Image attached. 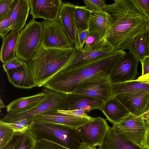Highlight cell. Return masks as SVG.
<instances>
[{
    "label": "cell",
    "mask_w": 149,
    "mask_h": 149,
    "mask_svg": "<svg viewBox=\"0 0 149 149\" xmlns=\"http://www.w3.org/2000/svg\"><path fill=\"white\" fill-rule=\"evenodd\" d=\"M6 72L9 82L15 87L30 89L36 86L26 62L23 61L20 67Z\"/></svg>",
    "instance_id": "cell-18"
},
{
    "label": "cell",
    "mask_w": 149,
    "mask_h": 149,
    "mask_svg": "<svg viewBox=\"0 0 149 149\" xmlns=\"http://www.w3.org/2000/svg\"><path fill=\"white\" fill-rule=\"evenodd\" d=\"M141 63L142 68V75H145L149 73V56H146Z\"/></svg>",
    "instance_id": "cell-42"
},
{
    "label": "cell",
    "mask_w": 149,
    "mask_h": 149,
    "mask_svg": "<svg viewBox=\"0 0 149 149\" xmlns=\"http://www.w3.org/2000/svg\"><path fill=\"white\" fill-rule=\"evenodd\" d=\"M23 61L17 57L16 58L3 63V69L5 72L10 70L16 68L21 67Z\"/></svg>",
    "instance_id": "cell-37"
},
{
    "label": "cell",
    "mask_w": 149,
    "mask_h": 149,
    "mask_svg": "<svg viewBox=\"0 0 149 149\" xmlns=\"http://www.w3.org/2000/svg\"><path fill=\"white\" fill-rule=\"evenodd\" d=\"M140 13L149 19V0H128Z\"/></svg>",
    "instance_id": "cell-31"
},
{
    "label": "cell",
    "mask_w": 149,
    "mask_h": 149,
    "mask_svg": "<svg viewBox=\"0 0 149 149\" xmlns=\"http://www.w3.org/2000/svg\"><path fill=\"white\" fill-rule=\"evenodd\" d=\"M146 124V130L144 137V147L149 149V112L143 115Z\"/></svg>",
    "instance_id": "cell-39"
},
{
    "label": "cell",
    "mask_w": 149,
    "mask_h": 149,
    "mask_svg": "<svg viewBox=\"0 0 149 149\" xmlns=\"http://www.w3.org/2000/svg\"><path fill=\"white\" fill-rule=\"evenodd\" d=\"M30 9L29 0H14L10 10L13 29H23L26 24Z\"/></svg>",
    "instance_id": "cell-19"
},
{
    "label": "cell",
    "mask_w": 149,
    "mask_h": 149,
    "mask_svg": "<svg viewBox=\"0 0 149 149\" xmlns=\"http://www.w3.org/2000/svg\"><path fill=\"white\" fill-rule=\"evenodd\" d=\"M149 32V19L148 24L146 33Z\"/></svg>",
    "instance_id": "cell-47"
},
{
    "label": "cell",
    "mask_w": 149,
    "mask_h": 149,
    "mask_svg": "<svg viewBox=\"0 0 149 149\" xmlns=\"http://www.w3.org/2000/svg\"><path fill=\"white\" fill-rule=\"evenodd\" d=\"M45 95L42 100L31 109L19 112H8L0 120L9 123L25 118L33 120L35 116L57 110H67L66 94L57 93L46 88H42Z\"/></svg>",
    "instance_id": "cell-5"
},
{
    "label": "cell",
    "mask_w": 149,
    "mask_h": 149,
    "mask_svg": "<svg viewBox=\"0 0 149 149\" xmlns=\"http://www.w3.org/2000/svg\"><path fill=\"white\" fill-rule=\"evenodd\" d=\"M21 31L19 29H13L2 39L0 59L3 63L17 58L15 50L18 37Z\"/></svg>",
    "instance_id": "cell-22"
},
{
    "label": "cell",
    "mask_w": 149,
    "mask_h": 149,
    "mask_svg": "<svg viewBox=\"0 0 149 149\" xmlns=\"http://www.w3.org/2000/svg\"><path fill=\"white\" fill-rule=\"evenodd\" d=\"M111 84L109 74L100 70L81 81L72 93L90 96L105 102L111 98Z\"/></svg>",
    "instance_id": "cell-7"
},
{
    "label": "cell",
    "mask_w": 149,
    "mask_h": 149,
    "mask_svg": "<svg viewBox=\"0 0 149 149\" xmlns=\"http://www.w3.org/2000/svg\"><path fill=\"white\" fill-rule=\"evenodd\" d=\"M93 118L88 116L80 117L72 116L57 110L37 116L33 119L43 122L60 124L76 129L89 122Z\"/></svg>",
    "instance_id": "cell-15"
},
{
    "label": "cell",
    "mask_w": 149,
    "mask_h": 149,
    "mask_svg": "<svg viewBox=\"0 0 149 149\" xmlns=\"http://www.w3.org/2000/svg\"><path fill=\"white\" fill-rule=\"evenodd\" d=\"M22 132H15L11 140L3 149H17L20 142Z\"/></svg>",
    "instance_id": "cell-38"
},
{
    "label": "cell",
    "mask_w": 149,
    "mask_h": 149,
    "mask_svg": "<svg viewBox=\"0 0 149 149\" xmlns=\"http://www.w3.org/2000/svg\"><path fill=\"white\" fill-rule=\"evenodd\" d=\"M115 132L121 138L144 147L146 124L143 115L137 116L131 113L113 124Z\"/></svg>",
    "instance_id": "cell-8"
},
{
    "label": "cell",
    "mask_w": 149,
    "mask_h": 149,
    "mask_svg": "<svg viewBox=\"0 0 149 149\" xmlns=\"http://www.w3.org/2000/svg\"><path fill=\"white\" fill-rule=\"evenodd\" d=\"M68 110L83 109L88 113L94 109L102 111L104 102L93 97L72 93L66 94Z\"/></svg>",
    "instance_id": "cell-17"
},
{
    "label": "cell",
    "mask_w": 149,
    "mask_h": 149,
    "mask_svg": "<svg viewBox=\"0 0 149 149\" xmlns=\"http://www.w3.org/2000/svg\"><path fill=\"white\" fill-rule=\"evenodd\" d=\"M33 18L50 21L57 20L63 2L61 0H29Z\"/></svg>",
    "instance_id": "cell-14"
},
{
    "label": "cell",
    "mask_w": 149,
    "mask_h": 149,
    "mask_svg": "<svg viewBox=\"0 0 149 149\" xmlns=\"http://www.w3.org/2000/svg\"><path fill=\"white\" fill-rule=\"evenodd\" d=\"M34 149H69L52 141L43 139L36 142Z\"/></svg>",
    "instance_id": "cell-35"
},
{
    "label": "cell",
    "mask_w": 149,
    "mask_h": 149,
    "mask_svg": "<svg viewBox=\"0 0 149 149\" xmlns=\"http://www.w3.org/2000/svg\"><path fill=\"white\" fill-rule=\"evenodd\" d=\"M101 111L107 119L113 124L119 122L130 113L125 107L115 98H111L104 102Z\"/></svg>",
    "instance_id": "cell-21"
},
{
    "label": "cell",
    "mask_w": 149,
    "mask_h": 149,
    "mask_svg": "<svg viewBox=\"0 0 149 149\" xmlns=\"http://www.w3.org/2000/svg\"><path fill=\"white\" fill-rule=\"evenodd\" d=\"M107 49H114L104 38L89 33L85 45L81 50L83 52H88Z\"/></svg>",
    "instance_id": "cell-27"
},
{
    "label": "cell",
    "mask_w": 149,
    "mask_h": 149,
    "mask_svg": "<svg viewBox=\"0 0 149 149\" xmlns=\"http://www.w3.org/2000/svg\"><path fill=\"white\" fill-rule=\"evenodd\" d=\"M42 26L41 22L32 18L21 30L15 50L17 57L27 62L37 50L41 43Z\"/></svg>",
    "instance_id": "cell-6"
},
{
    "label": "cell",
    "mask_w": 149,
    "mask_h": 149,
    "mask_svg": "<svg viewBox=\"0 0 149 149\" xmlns=\"http://www.w3.org/2000/svg\"><path fill=\"white\" fill-rule=\"evenodd\" d=\"M89 34L88 29L84 30L79 33L80 50H82L83 48Z\"/></svg>",
    "instance_id": "cell-41"
},
{
    "label": "cell",
    "mask_w": 149,
    "mask_h": 149,
    "mask_svg": "<svg viewBox=\"0 0 149 149\" xmlns=\"http://www.w3.org/2000/svg\"><path fill=\"white\" fill-rule=\"evenodd\" d=\"M6 107L5 105L4 104L3 101L1 100V98H0V109H2L4 107Z\"/></svg>",
    "instance_id": "cell-46"
},
{
    "label": "cell",
    "mask_w": 149,
    "mask_h": 149,
    "mask_svg": "<svg viewBox=\"0 0 149 149\" xmlns=\"http://www.w3.org/2000/svg\"><path fill=\"white\" fill-rule=\"evenodd\" d=\"M137 80L141 82L149 83V73L145 75H141L138 77Z\"/></svg>",
    "instance_id": "cell-43"
},
{
    "label": "cell",
    "mask_w": 149,
    "mask_h": 149,
    "mask_svg": "<svg viewBox=\"0 0 149 149\" xmlns=\"http://www.w3.org/2000/svg\"><path fill=\"white\" fill-rule=\"evenodd\" d=\"M104 10L110 14L113 24L103 38L114 49H127L131 42L146 34L149 19L139 12L128 0H115Z\"/></svg>",
    "instance_id": "cell-1"
},
{
    "label": "cell",
    "mask_w": 149,
    "mask_h": 149,
    "mask_svg": "<svg viewBox=\"0 0 149 149\" xmlns=\"http://www.w3.org/2000/svg\"><path fill=\"white\" fill-rule=\"evenodd\" d=\"M85 7L91 11H101L106 6V1L103 0H84Z\"/></svg>",
    "instance_id": "cell-34"
},
{
    "label": "cell",
    "mask_w": 149,
    "mask_h": 149,
    "mask_svg": "<svg viewBox=\"0 0 149 149\" xmlns=\"http://www.w3.org/2000/svg\"><path fill=\"white\" fill-rule=\"evenodd\" d=\"M0 35L1 38L3 39L13 29L10 14V11L8 14L0 20Z\"/></svg>",
    "instance_id": "cell-32"
},
{
    "label": "cell",
    "mask_w": 149,
    "mask_h": 149,
    "mask_svg": "<svg viewBox=\"0 0 149 149\" xmlns=\"http://www.w3.org/2000/svg\"><path fill=\"white\" fill-rule=\"evenodd\" d=\"M113 22L112 16L104 10L91 11L89 22V33L103 38Z\"/></svg>",
    "instance_id": "cell-16"
},
{
    "label": "cell",
    "mask_w": 149,
    "mask_h": 149,
    "mask_svg": "<svg viewBox=\"0 0 149 149\" xmlns=\"http://www.w3.org/2000/svg\"><path fill=\"white\" fill-rule=\"evenodd\" d=\"M14 0H0V20L9 12Z\"/></svg>",
    "instance_id": "cell-36"
},
{
    "label": "cell",
    "mask_w": 149,
    "mask_h": 149,
    "mask_svg": "<svg viewBox=\"0 0 149 149\" xmlns=\"http://www.w3.org/2000/svg\"><path fill=\"white\" fill-rule=\"evenodd\" d=\"M114 49H107L91 52H83L80 50H76L65 65V69L78 63L91 59L110 52Z\"/></svg>",
    "instance_id": "cell-26"
},
{
    "label": "cell",
    "mask_w": 149,
    "mask_h": 149,
    "mask_svg": "<svg viewBox=\"0 0 149 149\" xmlns=\"http://www.w3.org/2000/svg\"><path fill=\"white\" fill-rule=\"evenodd\" d=\"M109 127L105 119L98 116L76 129L82 142L95 148L102 145Z\"/></svg>",
    "instance_id": "cell-9"
},
{
    "label": "cell",
    "mask_w": 149,
    "mask_h": 149,
    "mask_svg": "<svg viewBox=\"0 0 149 149\" xmlns=\"http://www.w3.org/2000/svg\"><path fill=\"white\" fill-rule=\"evenodd\" d=\"M148 112H149V111Z\"/></svg>",
    "instance_id": "cell-48"
},
{
    "label": "cell",
    "mask_w": 149,
    "mask_h": 149,
    "mask_svg": "<svg viewBox=\"0 0 149 149\" xmlns=\"http://www.w3.org/2000/svg\"><path fill=\"white\" fill-rule=\"evenodd\" d=\"M145 34L146 36L148 43V54L147 56H149V32Z\"/></svg>",
    "instance_id": "cell-45"
},
{
    "label": "cell",
    "mask_w": 149,
    "mask_h": 149,
    "mask_svg": "<svg viewBox=\"0 0 149 149\" xmlns=\"http://www.w3.org/2000/svg\"><path fill=\"white\" fill-rule=\"evenodd\" d=\"M130 113L137 116H142L149 111V92L138 91L126 93L116 96Z\"/></svg>",
    "instance_id": "cell-12"
},
{
    "label": "cell",
    "mask_w": 149,
    "mask_h": 149,
    "mask_svg": "<svg viewBox=\"0 0 149 149\" xmlns=\"http://www.w3.org/2000/svg\"><path fill=\"white\" fill-rule=\"evenodd\" d=\"M42 24L41 43L44 46L59 48L73 47L57 20L52 21L44 19Z\"/></svg>",
    "instance_id": "cell-10"
},
{
    "label": "cell",
    "mask_w": 149,
    "mask_h": 149,
    "mask_svg": "<svg viewBox=\"0 0 149 149\" xmlns=\"http://www.w3.org/2000/svg\"><path fill=\"white\" fill-rule=\"evenodd\" d=\"M78 149H97L96 147L93 148L90 147L86 144L82 142Z\"/></svg>",
    "instance_id": "cell-44"
},
{
    "label": "cell",
    "mask_w": 149,
    "mask_h": 149,
    "mask_svg": "<svg viewBox=\"0 0 149 149\" xmlns=\"http://www.w3.org/2000/svg\"><path fill=\"white\" fill-rule=\"evenodd\" d=\"M140 91L149 92V83L141 82L136 79L112 83L111 98L123 93Z\"/></svg>",
    "instance_id": "cell-24"
},
{
    "label": "cell",
    "mask_w": 149,
    "mask_h": 149,
    "mask_svg": "<svg viewBox=\"0 0 149 149\" xmlns=\"http://www.w3.org/2000/svg\"><path fill=\"white\" fill-rule=\"evenodd\" d=\"M32 120L31 119L27 118L12 123H3L12 128L15 132H22L27 130Z\"/></svg>",
    "instance_id": "cell-33"
},
{
    "label": "cell",
    "mask_w": 149,
    "mask_h": 149,
    "mask_svg": "<svg viewBox=\"0 0 149 149\" xmlns=\"http://www.w3.org/2000/svg\"><path fill=\"white\" fill-rule=\"evenodd\" d=\"M127 49L135 58L142 63L148 54V43L146 35L141 36L132 41Z\"/></svg>",
    "instance_id": "cell-25"
},
{
    "label": "cell",
    "mask_w": 149,
    "mask_h": 149,
    "mask_svg": "<svg viewBox=\"0 0 149 149\" xmlns=\"http://www.w3.org/2000/svg\"><path fill=\"white\" fill-rule=\"evenodd\" d=\"M61 111L65 113L74 116L80 117H86L88 116L86 113L85 111L82 109L73 110H61Z\"/></svg>",
    "instance_id": "cell-40"
},
{
    "label": "cell",
    "mask_w": 149,
    "mask_h": 149,
    "mask_svg": "<svg viewBox=\"0 0 149 149\" xmlns=\"http://www.w3.org/2000/svg\"><path fill=\"white\" fill-rule=\"evenodd\" d=\"M126 53L123 50L115 49L63 69L52 77L42 87L65 94L72 93L81 81L100 70L109 74L117 63Z\"/></svg>",
    "instance_id": "cell-2"
},
{
    "label": "cell",
    "mask_w": 149,
    "mask_h": 149,
    "mask_svg": "<svg viewBox=\"0 0 149 149\" xmlns=\"http://www.w3.org/2000/svg\"><path fill=\"white\" fill-rule=\"evenodd\" d=\"M139 61L129 52L115 65L109 74L112 83L134 80L138 74Z\"/></svg>",
    "instance_id": "cell-11"
},
{
    "label": "cell",
    "mask_w": 149,
    "mask_h": 149,
    "mask_svg": "<svg viewBox=\"0 0 149 149\" xmlns=\"http://www.w3.org/2000/svg\"><path fill=\"white\" fill-rule=\"evenodd\" d=\"M27 131L36 142L52 141L69 149H78L81 143L76 129L63 125L33 119Z\"/></svg>",
    "instance_id": "cell-4"
},
{
    "label": "cell",
    "mask_w": 149,
    "mask_h": 149,
    "mask_svg": "<svg viewBox=\"0 0 149 149\" xmlns=\"http://www.w3.org/2000/svg\"><path fill=\"white\" fill-rule=\"evenodd\" d=\"M15 133L12 128L0 120V149H3L9 142Z\"/></svg>",
    "instance_id": "cell-29"
},
{
    "label": "cell",
    "mask_w": 149,
    "mask_h": 149,
    "mask_svg": "<svg viewBox=\"0 0 149 149\" xmlns=\"http://www.w3.org/2000/svg\"><path fill=\"white\" fill-rule=\"evenodd\" d=\"M76 50L73 47L61 48L47 47L41 43L37 50L26 62L36 87L42 86L63 69Z\"/></svg>",
    "instance_id": "cell-3"
},
{
    "label": "cell",
    "mask_w": 149,
    "mask_h": 149,
    "mask_svg": "<svg viewBox=\"0 0 149 149\" xmlns=\"http://www.w3.org/2000/svg\"><path fill=\"white\" fill-rule=\"evenodd\" d=\"M91 11L84 6H76L75 19L76 27L79 33L88 29L89 22Z\"/></svg>",
    "instance_id": "cell-28"
},
{
    "label": "cell",
    "mask_w": 149,
    "mask_h": 149,
    "mask_svg": "<svg viewBox=\"0 0 149 149\" xmlns=\"http://www.w3.org/2000/svg\"><path fill=\"white\" fill-rule=\"evenodd\" d=\"M36 141L27 131L22 132L17 149H34Z\"/></svg>",
    "instance_id": "cell-30"
},
{
    "label": "cell",
    "mask_w": 149,
    "mask_h": 149,
    "mask_svg": "<svg viewBox=\"0 0 149 149\" xmlns=\"http://www.w3.org/2000/svg\"><path fill=\"white\" fill-rule=\"evenodd\" d=\"M45 95V93L42 91L30 96L16 99L6 106L7 113H17L28 110L36 105Z\"/></svg>",
    "instance_id": "cell-23"
},
{
    "label": "cell",
    "mask_w": 149,
    "mask_h": 149,
    "mask_svg": "<svg viewBox=\"0 0 149 149\" xmlns=\"http://www.w3.org/2000/svg\"><path fill=\"white\" fill-rule=\"evenodd\" d=\"M100 149H146L135 142L118 135L112 127H109Z\"/></svg>",
    "instance_id": "cell-20"
},
{
    "label": "cell",
    "mask_w": 149,
    "mask_h": 149,
    "mask_svg": "<svg viewBox=\"0 0 149 149\" xmlns=\"http://www.w3.org/2000/svg\"><path fill=\"white\" fill-rule=\"evenodd\" d=\"M76 5L69 3H63L57 20L76 50H80L79 32L75 19Z\"/></svg>",
    "instance_id": "cell-13"
}]
</instances>
